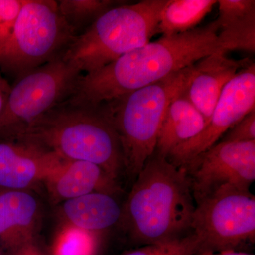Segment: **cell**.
Instances as JSON below:
<instances>
[{
    "label": "cell",
    "mask_w": 255,
    "mask_h": 255,
    "mask_svg": "<svg viewBox=\"0 0 255 255\" xmlns=\"http://www.w3.org/2000/svg\"><path fill=\"white\" fill-rule=\"evenodd\" d=\"M122 207L114 194L92 192L65 201L62 210L68 224L97 233L121 223Z\"/></svg>",
    "instance_id": "cell-16"
},
{
    "label": "cell",
    "mask_w": 255,
    "mask_h": 255,
    "mask_svg": "<svg viewBox=\"0 0 255 255\" xmlns=\"http://www.w3.org/2000/svg\"><path fill=\"white\" fill-rule=\"evenodd\" d=\"M254 110L255 65L251 63L224 87L204 130L175 149L167 159L182 167L217 143L228 129Z\"/></svg>",
    "instance_id": "cell-10"
},
{
    "label": "cell",
    "mask_w": 255,
    "mask_h": 255,
    "mask_svg": "<svg viewBox=\"0 0 255 255\" xmlns=\"http://www.w3.org/2000/svg\"><path fill=\"white\" fill-rule=\"evenodd\" d=\"M167 0H143L115 6L75 38L63 59L90 73L143 46L157 34L159 15Z\"/></svg>",
    "instance_id": "cell-5"
},
{
    "label": "cell",
    "mask_w": 255,
    "mask_h": 255,
    "mask_svg": "<svg viewBox=\"0 0 255 255\" xmlns=\"http://www.w3.org/2000/svg\"><path fill=\"white\" fill-rule=\"evenodd\" d=\"M193 65L100 105L118 135L125 173L132 180L155 153L167 107L187 86Z\"/></svg>",
    "instance_id": "cell-4"
},
{
    "label": "cell",
    "mask_w": 255,
    "mask_h": 255,
    "mask_svg": "<svg viewBox=\"0 0 255 255\" xmlns=\"http://www.w3.org/2000/svg\"><path fill=\"white\" fill-rule=\"evenodd\" d=\"M181 167L195 204L222 189L250 191L255 180V140L220 141Z\"/></svg>",
    "instance_id": "cell-9"
},
{
    "label": "cell",
    "mask_w": 255,
    "mask_h": 255,
    "mask_svg": "<svg viewBox=\"0 0 255 255\" xmlns=\"http://www.w3.org/2000/svg\"><path fill=\"white\" fill-rule=\"evenodd\" d=\"M206 125L204 116L191 103L184 88L167 107L155 153L167 159L178 147L199 135Z\"/></svg>",
    "instance_id": "cell-15"
},
{
    "label": "cell",
    "mask_w": 255,
    "mask_h": 255,
    "mask_svg": "<svg viewBox=\"0 0 255 255\" xmlns=\"http://www.w3.org/2000/svg\"><path fill=\"white\" fill-rule=\"evenodd\" d=\"M251 63L248 59L233 60L216 53L194 64L185 92L191 103L204 116L206 124L224 87Z\"/></svg>",
    "instance_id": "cell-11"
},
{
    "label": "cell",
    "mask_w": 255,
    "mask_h": 255,
    "mask_svg": "<svg viewBox=\"0 0 255 255\" xmlns=\"http://www.w3.org/2000/svg\"><path fill=\"white\" fill-rule=\"evenodd\" d=\"M75 38L58 1L23 0L14 33L0 55V70L17 79L63 56Z\"/></svg>",
    "instance_id": "cell-6"
},
{
    "label": "cell",
    "mask_w": 255,
    "mask_h": 255,
    "mask_svg": "<svg viewBox=\"0 0 255 255\" xmlns=\"http://www.w3.org/2000/svg\"><path fill=\"white\" fill-rule=\"evenodd\" d=\"M11 88V85H10L7 80L4 78L0 70V117L6 107Z\"/></svg>",
    "instance_id": "cell-25"
},
{
    "label": "cell",
    "mask_w": 255,
    "mask_h": 255,
    "mask_svg": "<svg viewBox=\"0 0 255 255\" xmlns=\"http://www.w3.org/2000/svg\"><path fill=\"white\" fill-rule=\"evenodd\" d=\"M82 73L63 56L16 79L0 117V142L18 134L73 95Z\"/></svg>",
    "instance_id": "cell-7"
},
{
    "label": "cell",
    "mask_w": 255,
    "mask_h": 255,
    "mask_svg": "<svg viewBox=\"0 0 255 255\" xmlns=\"http://www.w3.org/2000/svg\"><path fill=\"white\" fill-rule=\"evenodd\" d=\"M195 255H254L249 254V253H245L242 251H228L223 252V253H211V252H204V253H199Z\"/></svg>",
    "instance_id": "cell-26"
},
{
    "label": "cell",
    "mask_w": 255,
    "mask_h": 255,
    "mask_svg": "<svg viewBox=\"0 0 255 255\" xmlns=\"http://www.w3.org/2000/svg\"><path fill=\"white\" fill-rule=\"evenodd\" d=\"M45 182L58 200L66 201L92 192L114 195L118 191L117 181L97 164L85 161L63 158Z\"/></svg>",
    "instance_id": "cell-13"
},
{
    "label": "cell",
    "mask_w": 255,
    "mask_h": 255,
    "mask_svg": "<svg viewBox=\"0 0 255 255\" xmlns=\"http://www.w3.org/2000/svg\"><path fill=\"white\" fill-rule=\"evenodd\" d=\"M219 53L243 50L255 53V1L219 0Z\"/></svg>",
    "instance_id": "cell-14"
},
{
    "label": "cell",
    "mask_w": 255,
    "mask_h": 255,
    "mask_svg": "<svg viewBox=\"0 0 255 255\" xmlns=\"http://www.w3.org/2000/svg\"><path fill=\"white\" fill-rule=\"evenodd\" d=\"M216 4V0H167L159 15L157 34L173 36L194 29Z\"/></svg>",
    "instance_id": "cell-18"
},
{
    "label": "cell",
    "mask_w": 255,
    "mask_h": 255,
    "mask_svg": "<svg viewBox=\"0 0 255 255\" xmlns=\"http://www.w3.org/2000/svg\"><path fill=\"white\" fill-rule=\"evenodd\" d=\"M39 216L38 201L24 190L0 187V243L12 251L31 245Z\"/></svg>",
    "instance_id": "cell-12"
},
{
    "label": "cell",
    "mask_w": 255,
    "mask_h": 255,
    "mask_svg": "<svg viewBox=\"0 0 255 255\" xmlns=\"http://www.w3.org/2000/svg\"><path fill=\"white\" fill-rule=\"evenodd\" d=\"M96 246V233L67 224L55 239L53 255H94Z\"/></svg>",
    "instance_id": "cell-20"
},
{
    "label": "cell",
    "mask_w": 255,
    "mask_h": 255,
    "mask_svg": "<svg viewBox=\"0 0 255 255\" xmlns=\"http://www.w3.org/2000/svg\"><path fill=\"white\" fill-rule=\"evenodd\" d=\"M34 146L18 142H0V171L10 166L31 152Z\"/></svg>",
    "instance_id": "cell-24"
},
{
    "label": "cell",
    "mask_w": 255,
    "mask_h": 255,
    "mask_svg": "<svg viewBox=\"0 0 255 255\" xmlns=\"http://www.w3.org/2000/svg\"><path fill=\"white\" fill-rule=\"evenodd\" d=\"M216 20L185 33L162 36L122 55L103 68L82 75L69 102L99 106L152 85L171 74L219 53Z\"/></svg>",
    "instance_id": "cell-1"
},
{
    "label": "cell",
    "mask_w": 255,
    "mask_h": 255,
    "mask_svg": "<svg viewBox=\"0 0 255 255\" xmlns=\"http://www.w3.org/2000/svg\"><path fill=\"white\" fill-rule=\"evenodd\" d=\"M195 207L185 169L154 153L134 181L121 222L137 244L166 243L192 233Z\"/></svg>",
    "instance_id": "cell-2"
},
{
    "label": "cell",
    "mask_w": 255,
    "mask_h": 255,
    "mask_svg": "<svg viewBox=\"0 0 255 255\" xmlns=\"http://www.w3.org/2000/svg\"><path fill=\"white\" fill-rule=\"evenodd\" d=\"M192 233L199 253L240 251L255 241V196L250 191L222 189L196 203Z\"/></svg>",
    "instance_id": "cell-8"
},
{
    "label": "cell",
    "mask_w": 255,
    "mask_h": 255,
    "mask_svg": "<svg viewBox=\"0 0 255 255\" xmlns=\"http://www.w3.org/2000/svg\"><path fill=\"white\" fill-rule=\"evenodd\" d=\"M255 140V110L223 134L221 142H250Z\"/></svg>",
    "instance_id": "cell-23"
},
{
    "label": "cell",
    "mask_w": 255,
    "mask_h": 255,
    "mask_svg": "<svg viewBox=\"0 0 255 255\" xmlns=\"http://www.w3.org/2000/svg\"><path fill=\"white\" fill-rule=\"evenodd\" d=\"M9 142H23L65 159L97 164L117 182L125 172L118 135L100 105L65 100Z\"/></svg>",
    "instance_id": "cell-3"
},
{
    "label": "cell",
    "mask_w": 255,
    "mask_h": 255,
    "mask_svg": "<svg viewBox=\"0 0 255 255\" xmlns=\"http://www.w3.org/2000/svg\"><path fill=\"white\" fill-rule=\"evenodd\" d=\"M63 158L54 152L34 146L28 155L18 159L8 168L0 171V187L24 190L39 181H46Z\"/></svg>",
    "instance_id": "cell-17"
},
{
    "label": "cell",
    "mask_w": 255,
    "mask_h": 255,
    "mask_svg": "<svg viewBox=\"0 0 255 255\" xmlns=\"http://www.w3.org/2000/svg\"><path fill=\"white\" fill-rule=\"evenodd\" d=\"M60 14L74 34H82L109 10L125 4L117 0H59Z\"/></svg>",
    "instance_id": "cell-19"
},
{
    "label": "cell",
    "mask_w": 255,
    "mask_h": 255,
    "mask_svg": "<svg viewBox=\"0 0 255 255\" xmlns=\"http://www.w3.org/2000/svg\"><path fill=\"white\" fill-rule=\"evenodd\" d=\"M23 4V0H0V55L11 40Z\"/></svg>",
    "instance_id": "cell-22"
},
{
    "label": "cell",
    "mask_w": 255,
    "mask_h": 255,
    "mask_svg": "<svg viewBox=\"0 0 255 255\" xmlns=\"http://www.w3.org/2000/svg\"><path fill=\"white\" fill-rule=\"evenodd\" d=\"M199 249V243L195 235L156 244L145 245L122 255H195Z\"/></svg>",
    "instance_id": "cell-21"
},
{
    "label": "cell",
    "mask_w": 255,
    "mask_h": 255,
    "mask_svg": "<svg viewBox=\"0 0 255 255\" xmlns=\"http://www.w3.org/2000/svg\"><path fill=\"white\" fill-rule=\"evenodd\" d=\"M17 255H41V254L32 245H29L18 251Z\"/></svg>",
    "instance_id": "cell-27"
}]
</instances>
